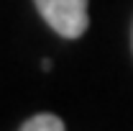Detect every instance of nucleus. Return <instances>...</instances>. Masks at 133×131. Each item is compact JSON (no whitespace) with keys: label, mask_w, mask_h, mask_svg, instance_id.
I'll use <instances>...</instances> for the list:
<instances>
[{"label":"nucleus","mask_w":133,"mask_h":131,"mask_svg":"<svg viewBox=\"0 0 133 131\" xmlns=\"http://www.w3.org/2000/svg\"><path fill=\"white\" fill-rule=\"evenodd\" d=\"M36 10L64 39H77L87 31V0H33Z\"/></svg>","instance_id":"nucleus-1"},{"label":"nucleus","mask_w":133,"mask_h":131,"mask_svg":"<svg viewBox=\"0 0 133 131\" xmlns=\"http://www.w3.org/2000/svg\"><path fill=\"white\" fill-rule=\"evenodd\" d=\"M18 131H66V129H64V121L59 116L38 113V116H33V118H28Z\"/></svg>","instance_id":"nucleus-2"}]
</instances>
